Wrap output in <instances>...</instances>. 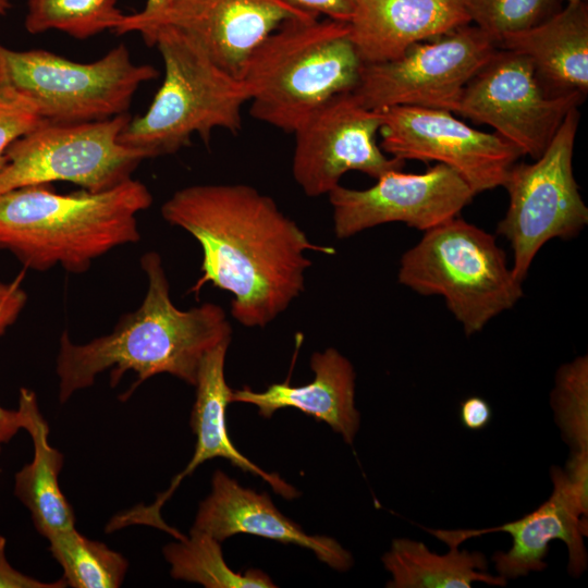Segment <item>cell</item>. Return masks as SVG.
<instances>
[{
	"mask_svg": "<svg viewBox=\"0 0 588 588\" xmlns=\"http://www.w3.org/2000/svg\"><path fill=\"white\" fill-rule=\"evenodd\" d=\"M162 218L189 233L203 252L206 283L232 295L231 315L247 328H265L304 292L313 243L268 195L246 184H197L177 189L161 206Z\"/></svg>",
	"mask_w": 588,
	"mask_h": 588,
	"instance_id": "obj_1",
	"label": "cell"
},
{
	"mask_svg": "<svg viewBox=\"0 0 588 588\" xmlns=\"http://www.w3.org/2000/svg\"><path fill=\"white\" fill-rule=\"evenodd\" d=\"M140 266L148 280L145 298L136 310L120 318L111 333L76 344L68 331H63L56 365L61 403L93 385L96 377L108 369H111V387H115L126 371L137 376L121 397L123 401L140 383L160 373L195 385L204 356L231 341L232 327L221 306L204 303L181 310L173 304L158 253H146Z\"/></svg>",
	"mask_w": 588,
	"mask_h": 588,
	"instance_id": "obj_2",
	"label": "cell"
},
{
	"mask_svg": "<svg viewBox=\"0 0 588 588\" xmlns=\"http://www.w3.org/2000/svg\"><path fill=\"white\" fill-rule=\"evenodd\" d=\"M151 203L147 186L132 177L101 192L15 188L0 194V248L26 269L83 273L113 248L139 241L137 215Z\"/></svg>",
	"mask_w": 588,
	"mask_h": 588,
	"instance_id": "obj_3",
	"label": "cell"
},
{
	"mask_svg": "<svg viewBox=\"0 0 588 588\" xmlns=\"http://www.w3.org/2000/svg\"><path fill=\"white\" fill-rule=\"evenodd\" d=\"M362 66L347 22L317 15L287 20L246 61L241 78L249 113L293 133L329 99L353 91Z\"/></svg>",
	"mask_w": 588,
	"mask_h": 588,
	"instance_id": "obj_4",
	"label": "cell"
},
{
	"mask_svg": "<svg viewBox=\"0 0 588 588\" xmlns=\"http://www.w3.org/2000/svg\"><path fill=\"white\" fill-rule=\"evenodd\" d=\"M157 47L164 78L147 111L130 119L119 142L145 159L172 155L194 135L208 145L217 128L236 134L248 87L221 68L192 37L172 26L158 27L148 44Z\"/></svg>",
	"mask_w": 588,
	"mask_h": 588,
	"instance_id": "obj_5",
	"label": "cell"
},
{
	"mask_svg": "<svg viewBox=\"0 0 588 588\" xmlns=\"http://www.w3.org/2000/svg\"><path fill=\"white\" fill-rule=\"evenodd\" d=\"M397 280L420 295L441 296L466 335L523 296L494 236L460 217L424 232L402 255Z\"/></svg>",
	"mask_w": 588,
	"mask_h": 588,
	"instance_id": "obj_6",
	"label": "cell"
},
{
	"mask_svg": "<svg viewBox=\"0 0 588 588\" xmlns=\"http://www.w3.org/2000/svg\"><path fill=\"white\" fill-rule=\"evenodd\" d=\"M7 82L52 123H86L127 113L139 86L158 76L135 64L123 44L100 59L81 63L41 49L13 50L0 42Z\"/></svg>",
	"mask_w": 588,
	"mask_h": 588,
	"instance_id": "obj_7",
	"label": "cell"
},
{
	"mask_svg": "<svg viewBox=\"0 0 588 588\" xmlns=\"http://www.w3.org/2000/svg\"><path fill=\"white\" fill-rule=\"evenodd\" d=\"M578 122L576 107L567 113L543 154L532 163L515 162L502 184L510 203L497 233L510 243L511 268L520 282L546 243L569 240L588 223V208L573 172Z\"/></svg>",
	"mask_w": 588,
	"mask_h": 588,
	"instance_id": "obj_8",
	"label": "cell"
},
{
	"mask_svg": "<svg viewBox=\"0 0 588 588\" xmlns=\"http://www.w3.org/2000/svg\"><path fill=\"white\" fill-rule=\"evenodd\" d=\"M130 119L124 113L86 123L42 120L8 148L0 168V194L52 182L101 192L131 179L145 158L119 142Z\"/></svg>",
	"mask_w": 588,
	"mask_h": 588,
	"instance_id": "obj_9",
	"label": "cell"
},
{
	"mask_svg": "<svg viewBox=\"0 0 588 588\" xmlns=\"http://www.w3.org/2000/svg\"><path fill=\"white\" fill-rule=\"evenodd\" d=\"M497 50V41L469 23L415 44L397 59L363 64L353 94L371 110L411 106L456 113L466 85Z\"/></svg>",
	"mask_w": 588,
	"mask_h": 588,
	"instance_id": "obj_10",
	"label": "cell"
},
{
	"mask_svg": "<svg viewBox=\"0 0 588 588\" xmlns=\"http://www.w3.org/2000/svg\"><path fill=\"white\" fill-rule=\"evenodd\" d=\"M581 101L576 96H550L527 57L498 47L466 85L456 113L491 126L535 160Z\"/></svg>",
	"mask_w": 588,
	"mask_h": 588,
	"instance_id": "obj_11",
	"label": "cell"
},
{
	"mask_svg": "<svg viewBox=\"0 0 588 588\" xmlns=\"http://www.w3.org/2000/svg\"><path fill=\"white\" fill-rule=\"evenodd\" d=\"M381 112V149L402 160L436 161L455 170L475 194L502 186L522 152L495 133L467 125L453 112L397 106Z\"/></svg>",
	"mask_w": 588,
	"mask_h": 588,
	"instance_id": "obj_12",
	"label": "cell"
},
{
	"mask_svg": "<svg viewBox=\"0 0 588 588\" xmlns=\"http://www.w3.org/2000/svg\"><path fill=\"white\" fill-rule=\"evenodd\" d=\"M380 110L364 107L353 91L317 108L294 132V181L309 197L328 195L350 171L373 179L401 170L404 161L388 157L377 143Z\"/></svg>",
	"mask_w": 588,
	"mask_h": 588,
	"instance_id": "obj_13",
	"label": "cell"
},
{
	"mask_svg": "<svg viewBox=\"0 0 588 588\" xmlns=\"http://www.w3.org/2000/svg\"><path fill=\"white\" fill-rule=\"evenodd\" d=\"M475 195L455 170L441 163L418 174L389 171L364 189L339 184L328 194L338 238L390 222L425 232L458 217Z\"/></svg>",
	"mask_w": 588,
	"mask_h": 588,
	"instance_id": "obj_14",
	"label": "cell"
},
{
	"mask_svg": "<svg viewBox=\"0 0 588 588\" xmlns=\"http://www.w3.org/2000/svg\"><path fill=\"white\" fill-rule=\"evenodd\" d=\"M313 13L286 0H167L152 17L123 27L148 45L160 26H172L198 42L225 71L241 78L254 49L282 23Z\"/></svg>",
	"mask_w": 588,
	"mask_h": 588,
	"instance_id": "obj_15",
	"label": "cell"
},
{
	"mask_svg": "<svg viewBox=\"0 0 588 588\" xmlns=\"http://www.w3.org/2000/svg\"><path fill=\"white\" fill-rule=\"evenodd\" d=\"M553 491L551 497L534 512L502 526L482 530H431L448 544L458 546L473 536L504 531L512 537L509 551H497L492 561L499 575L504 578L526 576L547 567L543 561L549 543L562 540L568 549V572L579 576L587 567V553L583 537L587 535L588 503L584 502L569 481L565 470H551Z\"/></svg>",
	"mask_w": 588,
	"mask_h": 588,
	"instance_id": "obj_16",
	"label": "cell"
},
{
	"mask_svg": "<svg viewBox=\"0 0 588 588\" xmlns=\"http://www.w3.org/2000/svg\"><path fill=\"white\" fill-rule=\"evenodd\" d=\"M192 529L209 534L220 542L236 534H249L296 544L340 572L353 565L351 553L335 539L306 534L274 506L269 494L242 487L220 469L212 475L211 492L199 504Z\"/></svg>",
	"mask_w": 588,
	"mask_h": 588,
	"instance_id": "obj_17",
	"label": "cell"
},
{
	"mask_svg": "<svg viewBox=\"0 0 588 588\" xmlns=\"http://www.w3.org/2000/svg\"><path fill=\"white\" fill-rule=\"evenodd\" d=\"M347 23L363 64H369L397 59L470 19L463 0H356Z\"/></svg>",
	"mask_w": 588,
	"mask_h": 588,
	"instance_id": "obj_18",
	"label": "cell"
},
{
	"mask_svg": "<svg viewBox=\"0 0 588 588\" xmlns=\"http://www.w3.org/2000/svg\"><path fill=\"white\" fill-rule=\"evenodd\" d=\"M498 47L527 57L550 96L588 93V5L568 2L544 21L501 36Z\"/></svg>",
	"mask_w": 588,
	"mask_h": 588,
	"instance_id": "obj_19",
	"label": "cell"
},
{
	"mask_svg": "<svg viewBox=\"0 0 588 588\" xmlns=\"http://www.w3.org/2000/svg\"><path fill=\"white\" fill-rule=\"evenodd\" d=\"M310 369L315 378L307 384L272 383L261 392L244 387L232 391L231 403L252 404L264 418H270L282 408L298 409L326 422L352 444L360 420L355 406L356 375L353 365L338 350L328 347L311 355Z\"/></svg>",
	"mask_w": 588,
	"mask_h": 588,
	"instance_id": "obj_20",
	"label": "cell"
},
{
	"mask_svg": "<svg viewBox=\"0 0 588 588\" xmlns=\"http://www.w3.org/2000/svg\"><path fill=\"white\" fill-rule=\"evenodd\" d=\"M231 341L210 350L203 358L195 383L196 397L191 414V427L196 436L195 451L187 466L177 474L167 491L158 495L149 505L160 513L164 502L172 495L185 476L191 475L200 464L223 457L243 471L261 477L282 498L292 500L299 492L275 473H268L245 457L232 443L226 428L225 412L231 403L232 389L224 376V364Z\"/></svg>",
	"mask_w": 588,
	"mask_h": 588,
	"instance_id": "obj_21",
	"label": "cell"
},
{
	"mask_svg": "<svg viewBox=\"0 0 588 588\" xmlns=\"http://www.w3.org/2000/svg\"><path fill=\"white\" fill-rule=\"evenodd\" d=\"M19 409L33 440L34 456L15 475L14 493L27 507L37 531L48 538L75 527V515L59 486L63 455L48 440L49 426L32 390H20Z\"/></svg>",
	"mask_w": 588,
	"mask_h": 588,
	"instance_id": "obj_22",
	"label": "cell"
},
{
	"mask_svg": "<svg viewBox=\"0 0 588 588\" xmlns=\"http://www.w3.org/2000/svg\"><path fill=\"white\" fill-rule=\"evenodd\" d=\"M446 554L431 552L422 542L394 539L382 556L384 568L392 575L390 588H469L475 581L505 586L506 578L486 573V556L477 551H460L449 544Z\"/></svg>",
	"mask_w": 588,
	"mask_h": 588,
	"instance_id": "obj_23",
	"label": "cell"
},
{
	"mask_svg": "<svg viewBox=\"0 0 588 588\" xmlns=\"http://www.w3.org/2000/svg\"><path fill=\"white\" fill-rule=\"evenodd\" d=\"M167 544L162 552L175 579L200 584L206 588H274L277 585L260 569L234 572L225 563L220 541L191 529L189 536Z\"/></svg>",
	"mask_w": 588,
	"mask_h": 588,
	"instance_id": "obj_24",
	"label": "cell"
},
{
	"mask_svg": "<svg viewBox=\"0 0 588 588\" xmlns=\"http://www.w3.org/2000/svg\"><path fill=\"white\" fill-rule=\"evenodd\" d=\"M49 551L63 569L62 579L73 588H117L128 563L105 543L81 535L75 527L47 538Z\"/></svg>",
	"mask_w": 588,
	"mask_h": 588,
	"instance_id": "obj_25",
	"label": "cell"
},
{
	"mask_svg": "<svg viewBox=\"0 0 588 588\" xmlns=\"http://www.w3.org/2000/svg\"><path fill=\"white\" fill-rule=\"evenodd\" d=\"M124 16L117 0H27L24 24L30 34L56 29L83 40L115 32Z\"/></svg>",
	"mask_w": 588,
	"mask_h": 588,
	"instance_id": "obj_26",
	"label": "cell"
},
{
	"mask_svg": "<svg viewBox=\"0 0 588 588\" xmlns=\"http://www.w3.org/2000/svg\"><path fill=\"white\" fill-rule=\"evenodd\" d=\"M551 403L572 453L588 452V357L562 365L555 376Z\"/></svg>",
	"mask_w": 588,
	"mask_h": 588,
	"instance_id": "obj_27",
	"label": "cell"
},
{
	"mask_svg": "<svg viewBox=\"0 0 588 588\" xmlns=\"http://www.w3.org/2000/svg\"><path fill=\"white\" fill-rule=\"evenodd\" d=\"M470 23L497 42L505 34L527 29L556 12L559 0H463Z\"/></svg>",
	"mask_w": 588,
	"mask_h": 588,
	"instance_id": "obj_28",
	"label": "cell"
},
{
	"mask_svg": "<svg viewBox=\"0 0 588 588\" xmlns=\"http://www.w3.org/2000/svg\"><path fill=\"white\" fill-rule=\"evenodd\" d=\"M41 121L35 107L7 82L0 71V168L8 148Z\"/></svg>",
	"mask_w": 588,
	"mask_h": 588,
	"instance_id": "obj_29",
	"label": "cell"
},
{
	"mask_svg": "<svg viewBox=\"0 0 588 588\" xmlns=\"http://www.w3.org/2000/svg\"><path fill=\"white\" fill-rule=\"evenodd\" d=\"M22 281L23 273L11 282L0 281V334L16 321L26 304Z\"/></svg>",
	"mask_w": 588,
	"mask_h": 588,
	"instance_id": "obj_30",
	"label": "cell"
},
{
	"mask_svg": "<svg viewBox=\"0 0 588 588\" xmlns=\"http://www.w3.org/2000/svg\"><path fill=\"white\" fill-rule=\"evenodd\" d=\"M7 540L0 536V588H64L62 578L52 583L40 581L16 571L5 556Z\"/></svg>",
	"mask_w": 588,
	"mask_h": 588,
	"instance_id": "obj_31",
	"label": "cell"
},
{
	"mask_svg": "<svg viewBox=\"0 0 588 588\" xmlns=\"http://www.w3.org/2000/svg\"><path fill=\"white\" fill-rule=\"evenodd\" d=\"M292 5L332 20L348 22L356 0H286Z\"/></svg>",
	"mask_w": 588,
	"mask_h": 588,
	"instance_id": "obj_32",
	"label": "cell"
},
{
	"mask_svg": "<svg viewBox=\"0 0 588 588\" xmlns=\"http://www.w3.org/2000/svg\"><path fill=\"white\" fill-rule=\"evenodd\" d=\"M491 417L492 409L490 404L480 396H470L461 403V422L469 430H481L486 428Z\"/></svg>",
	"mask_w": 588,
	"mask_h": 588,
	"instance_id": "obj_33",
	"label": "cell"
},
{
	"mask_svg": "<svg viewBox=\"0 0 588 588\" xmlns=\"http://www.w3.org/2000/svg\"><path fill=\"white\" fill-rule=\"evenodd\" d=\"M23 428L24 415L19 408L11 411L0 406V451L2 444L9 442Z\"/></svg>",
	"mask_w": 588,
	"mask_h": 588,
	"instance_id": "obj_34",
	"label": "cell"
},
{
	"mask_svg": "<svg viewBox=\"0 0 588 588\" xmlns=\"http://www.w3.org/2000/svg\"><path fill=\"white\" fill-rule=\"evenodd\" d=\"M167 0H146L145 8L140 12L134 14H125L120 26L115 29V33L119 34V32L123 27L130 24L138 23L152 17L163 8Z\"/></svg>",
	"mask_w": 588,
	"mask_h": 588,
	"instance_id": "obj_35",
	"label": "cell"
},
{
	"mask_svg": "<svg viewBox=\"0 0 588 588\" xmlns=\"http://www.w3.org/2000/svg\"><path fill=\"white\" fill-rule=\"evenodd\" d=\"M11 9L10 0H0V15H5Z\"/></svg>",
	"mask_w": 588,
	"mask_h": 588,
	"instance_id": "obj_36",
	"label": "cell"
},
{
	"mask_svg": "<svg viewBox=\"0 0 588 588\" xmlns=\"http://www.w3.org/2000/svg\"><path fill=\"white\" fill-rule=\"evenodd\" d=\"M565 1H566V3H568V2L587 1V0H565Z\"/></svg>",
	"mask_w": 588,
	"mask_h": 588,
	"instance_id": "obj_37",
	"label": "cell"
}]
</instances>
